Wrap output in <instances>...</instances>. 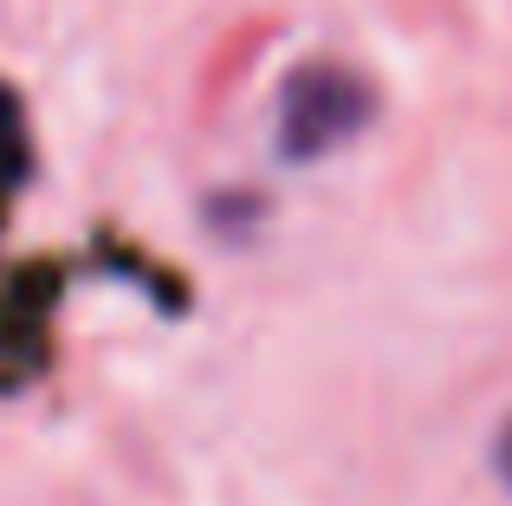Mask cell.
Wrapping results in <instances>:
<instances>
[{
    "instance_id": "cell-2",
    "label": "cell",
    "mask_w": 512,
    "mask_h": 506,
    "mask_svg": "<svg viewBox=\"0 0 512 506\" xmlns=\"http://www.w3.org/2000/svg\"><path fill=\"white\" fill-rule=\"evenodd\" d=\"M493 461H500V474H506V487H512V422L500 429V448H493Z\"/></svg>"
},
{
    "instance_id": "cell-1",
    "label": "cell",
    "mask_w": 512,
    "mask_h": 506,
    "mask_svg": "<svg viewBox=\"0 0 512 506\" xmlns=\"http://www.w3.org/2000/svg\"><path fill=\"white\" fill-rule=\"evenodd\" d=\"M370 117V85L344 65H299L279 91V150L312 163V156H331L338 143H350Z\"/></svg>"
}]
</instances>
